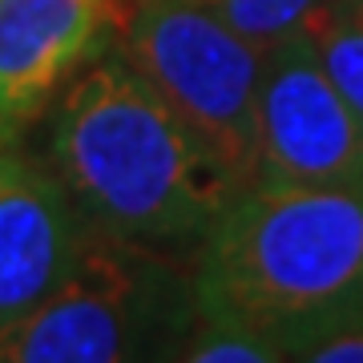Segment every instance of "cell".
Masks as SVG:
<instances>
[{"label":"cell","mask_w":363,"mask_h":363,"mask_svg":"<svg viewBox=\"0 0 363 363\" xmlns=\"http://www.w3.org/2000/svg\"><path fill=\"white\" fill-rule=\"evenodd\" d=\"M121 0H0V113L28 121L125 28Z\"/></svg>","instance_id":"7"},{"label":"cell","mask_w":363,"mask_h":363,"mask_svg":"<svg viewBox=\"0 0 363 363\" xmlns=\"http://www.w3.org/2000/svg\"><path fill=\"white\" fill-rule=\"evenodd\" d=\"M89 234L57 169L13 142L0 150V331L65 283Z\"/></svg>","instance_id":"6"},{"label":"cell","mask_w":363,"mask_h":363,"mask_svg":"<svg viewBox=\"0 0 363 363\" xmlns=\"http://www.w3.org/2000/svg\"><path fill=\"white\" fill-rule=\"evenodd\" d=\"M121 57L194 125L234 178L259 169V93L267 52L194 0H138Z\"/></svg>","instance_id":"4"},{"label":"cell","mask_w":363,"mask_h":363,"mask_svg":"<svg viewBox=\"0 0 363 363\" xmlns=\"http://www.w3.org/2000/svg\"><path fill=\"white\" fill-rule=\"evenodd\" d=\"M49 162L81 218L117 242L190 255L242 182L117 52L77 73L52 117Z\"/></svg>","instance_id":"1"},{"label":"cell","mask_w":363,"mask_h":363,"mask_svg":"<svg viewBox=\"0 0 363 363\" xmlns=\"http://www.w3.org/2000/svg\"><path fill=\"white\" fill-rule=\"evenodd\" d=\"M198 327L190 262L93 230L65 283L0 331V363H178Z\"/></svg>","instance_id":"3"},{"label":"cell","mask_w":363,"mask_h":363,"mask_svg":"<svg viewBox=\"0 0 363 363\" xmlns=\"http://www.w3.org/2000/svg\"><path fill=\"white\" fill-rule=\"evenodd\" d=\"M16 130H21V125H16L13 117H4V113H0V150H4V145H9V142L16 138Z\"/></svg>","instance_id":"12"},{"label":"cell","mask_w":363,"mask_h":363,"mask_svg":"<svg viewBox=\"0 0 363 363\" xmlns=\"http://www.w3.org/2000/svg\"><path fill=\"white\" fill-rule=\"evenodd\" d=\"M286 363H363V319L339 327Z\"/></svg>","instance_id":"11"},{"label":"cell","mask_w":363,"mask_h":363,"mask_svg":"<svg viewBox=\"0 0 363 363\" xmlns=\"http://www.w3.org/2000/svg\"><path fill=\"white\" fill-rule=\"evenodd\" d=\"M202 323L295 359L363 319V190L250 182L194 250Z\"/></svg>","instance_id":"2"},{"label":"cell","mask_w":363,"mask_h":363,"mask_svg":"<svg viewBox=\"0 0 363 363\" xmlns=\"http://www.w3.org/2000/svg\"><path fill=\"white\" fill-rule=\"evenodd\" d=\"M178 363H286V355L274 351L271 343H262V339L234 331V327L202 323L194 343L186 347V355Z\"/></svg>","instance_id":"10"},{"label":"cell","mask_w":363,"mask_h":363,"mask_svg":"<svg viewBox=\"0 0 363 363\" xmlns=\"http://www.w3.org/2000/svg\"><path fill=\"white\" fill-rule=\"evenodd\" d=\"M303 33L339 93L363 113V0H319Z\"/></svg>","instance_id":"8"},{"label":"cell","mask_w":363,"mask_h":363,"mask_svg":"<svg viewBox=\"0 0 363 363\" xmlns=\"http://www.w3.org/2000/svg\"><path fill=\"white\" fill-rule=\"evenodd\" d=\"M262 52L307 28L319 0H194Z\"/></svg>","instance_id":"9"},{"label":"cell","mask_w":363,"mask_h":363,"mask_svg":"<svg viewBox=\"0 0 363 363\" xmlns=\"http://www.w3.org/2000/svg\"><path fill=\"white\" fill-rule=\"evenodd\" d=\"M255 182L363 190V113L339 93L307 33L262 61Z\"/></svg>","instance_id":"5"}]
</instances>
